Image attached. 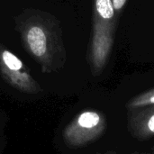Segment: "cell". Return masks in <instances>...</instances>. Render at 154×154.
I'll use <instances>...</instances> for the list:
<instances>
[{
    "label": "cell",
    "mask_w": 154,
    "mask_h": 154,
    "mask_svg": "<svg viewBox=\"0 0 154 154\" xmlns=\"http://www.w3.org/2000/svg\"><path fill=\"white\" fill-rule=\"evenodd\" d=\"M25 51L38 63L41 71L50 74L61 69L67 51L60 21L52 14L37 8H26L14 17Z\"/></svg>",
    "instance_id": "cell-1"
},
{
    "label": "cell",
    "mask_w": 154,
    "mask_h": 154,
    "mask_svg": "<svg viewBox=\"0 0 154 154\" xmlns=\"http://www.w3.org/2000/svg\"><path fill=\"white\" fill-rule=\"evenodd\" d=\"M128 0H96L93 4L92 37L88 51L91 73L104 71L112 53L116 31Z\"/></svg>",
    "instance_id": "cell-2"
},
{
    "label": "cell",
    "mask_w": 154,
    "mask_h": 154,
    "mask_svg": "<svg viewBox=\"0 0 154 154\" xmlns=\"http://www.w3.org/2000/svg\"><path fill=\"white\" fill-rule=\"evenodd\" d=\"M106 126V117L103 113L85 110L64 128L62 137L66 145L70 148L85 147L101 138Z\"/></svg>",
    "instance_id": "cell-3"
},
{
    "label": "cell",
    "mask_w": 154,
    "mask_h": 154,
    "mask_svg": "<svg viewBox=\"0 0 154 154\" xmlns=\"http://www.w3.org/2000/svg\"><path fill=\"white\" fill-rule=\"evenodd\" d=\"M0 75L14 89L30 95L42 92L41 85L31 75L23 62L0 42Z\"/></svg>",
    "instance_id": "cell-4"
},
{
    "label": "cell",
    "mask_w": 154,
    "mask_h": 154,
    "mask_svg": "<svg viewBox=\"0 0 154 154\" xmlns=\"http://www.w3.org/2000/svg\"><path fill=\"white\" fill-rule=\"evenodd\" d=\"M127 128L130 134L139 141L154 137V105L128 109Z\"/></svg>",
    "instance_id": "cell-5"
},
{
    "label": "cell",
    "mask_w": 154,
    "mask_h": 154,
    "mask_svg": "<svg viewBox=\"0 0 154 154\" xmlns=\"http://www.w3.org/2000/svg\"><path fill=\"white\" fill-rule=\"evenodd\" d=\"M152 105H154V88L131 98L126 104V107L127 109H133Z\"/></svg>",
    "instance_id": "cell-6"
}]
</instances>
